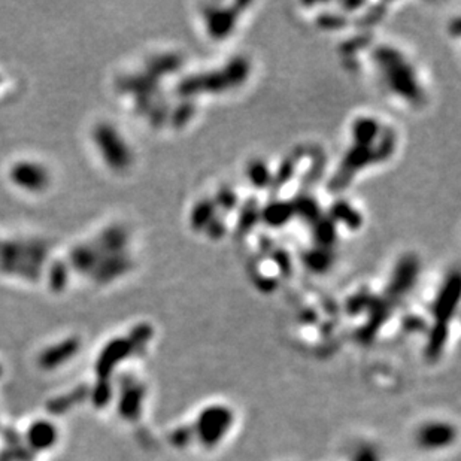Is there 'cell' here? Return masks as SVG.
<instances>
[{
	"mask_svg": "<svg viewBox=\"0 0 461 461\" xmlns=\"http://www.w3.org/2000/svg\"><path fill=\"white\" fill-rule=\"evenodd\" d=\"M235 411L224 403H212L202 408L191 424V436L196 444L206 451L217 449L235 426Z\"/></svg>",
	"mask_w": 461,
	"mask_h": 461,
	"instance_id": "6da1fadb",
	"label": "cell"
},
{
	"mask_svg": "<svg viewBox=\"0 0 461 461\" xmlns=\"http://www.w3.org/2000/svg\"><path fill=\"white\" fill-rule=\"evenodd\" d=\"M458 438L457 427L445 420L424 421L415 431V444L427 453H438L453 447Z\"/></svg>",
	"mask_w": 461,
	"mask_h": 461,
	"instance_id": "7a4b0ae2",
	"label": "cell"
},
{
	"mask_svg": "<svg viewBox=\"0 0 461 461\" xmlns=\"http://www.w3.org/2000/svg\"><path fill=\"white\" fill-rule=\"evenodd\" d=\"M457 296H458V281L457 278L445 285V290L442 291V297L436 303V315L440 320H447L451 312H453V306L457 303Z\"/></svg>",
	"mask_w": 461,
	"mask_h": 461,
	"instance_id": "3957f363",
	"label": "cell"
},
{
	"mask_svg": "<svg viewBox=\"0 0 461 461\" xmlns=\"http://www.w3.org/2000/svg\"><path fill=\"white\" fill-rule=\"evenodd\" d=\"M349 461H382V457H381L380 449H377L375 445L363 444L353 451L351 460Z\"/></svg>",
	"mask_w": 461,
	"mask_h": 461,
	"instance_id": "277c9868",
	"label": "cell"
}]
</instances>
